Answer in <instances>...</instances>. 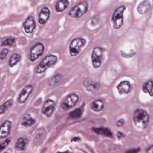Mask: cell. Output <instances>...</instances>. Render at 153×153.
<instances>
[{
    "instance_id": "obj_22",
    "label": "cell",
    "mask_w": 153,
    "mask_h": 153,
    "mask_svg": "<svg viewBox=\"0 0 153 153\" xmlns=\"http://www.w3.org/2000/svg\"><path fill=\"white\" fill-rule=\"evenodd\" d=\"M21 60V56L17 53H14L11 55L9 62V65L11 68L16 65Z\"/></svg>"
},
{
    "instance_id": "obj_11",
    "label": "cell",
    "mask_w": 153,
    "mask_h": 153,
    "mask_svg": "<svg viewBox=\"0 0 153 153\" xmlns=\"http://www.w3.org/2000/svg\"><path fill=\"white\" fill-rule=\"evenodd\" d=\"M12 128V122L7 120L0 126V138L7 137L10 135Z\"/></svg>"
},
{
    "instance_id": "obj_23",
    "label": "cell",
    "mask_w": 153,
    "mask_h": 153,
    "mask_svg": "<svg viewBox=\"0 0 153 153\" xmlns=\"http://www.w3.org/2000/svg\"><path fill=\"white\" fill-rule=\"evenodd\" d=\"M142 90L145 93H148L150 96H153V82L152 80H149L146 82L142 86Z\"/></svg>"
},
{
    "instance_id": "obj_10",
    "label": "cell",
    "mask_w": 153,
    "mask_h": 153,
    "mask_svg": "<svg viewBox=\"0 0 153 153\" xmlns=\"http://www.w3.org/2000/svg\"><path fill=\"white\" fill-rule=\"evenodd\" d=\"M55 102L51 99H48L45 101L42 108V113L47 117H50L52 115L55 110Z\"/></svg>"
},
{
    "instance_id": "obj_32",
    "label": "cell",
    "mask_w": 153,
    "mask_h": 153,
    "mask_svg": "<svg viewBox=\"0 0 153 153\" xmlns=\"http://www.w3.org/2000/svg\"><path fill=\"white\" fill-rule=\"evenodd\" d=\"M139 151V149H130L126 152V153H136Z\"/></svg>"
},
{
    "instance_id": "obj_6",
    "label": "cell",
    "mask_w": 153,
    "mask_h": 153,
    "mask_svg": "<svg viewBox=\"0 0 153 153\" xmlns=\"http://www.w3.org/2000/svg\"><path fill=\"white\" fill-rule=\"evenodd\" d=\"M103 49L101 47H95L91 54L92 64L95 68H97L101 66L103 56Z\"/></svg>"
},
{
    "instance_id": "obj_17",
    "label": "cell",
    "mask_w": 153,
    "mask_h": 153,
    "mask_svg": "<svg viewBox=\"0 0 153 153\" xmlns=\"http://www.w3.org/2000/svg\"><path fill=\"white\" fill-rule=\"evenodd\" d=\"M83 84L85 86V87L89 92H95L98 90L99 88L98 84L92 80H88V79L85 80Z\"/></svg>"
},
{
    "instance_id": "obj_14",
    "label": "cell",
    "mask_w": 153,
    "mask_h": 153,
    "mask_svg": "<svg viewBox=\"0 0 153 153\" xmlns=\"http://www.w3.org/2000/svg\"><path fill=\"white\" fill-rule=\"evenodd\" d=\"M51 15V11L47 7H44L41 10L39 16V24L44 25L45 24L49 19Z\"/></svg>"
},
{
    "instance_id": "obj_7",
    "label": "cell",
    "mask_w": 153,
    "mask_h": 153,
    "mask_svg": "<svg viewBox=\"0 0 153 153\" xmlns=\"http://www.w3.org/2000/svg\"><path fill=\"white\" fill-rule=\"evenodd\" d=\"M45 47L42 43H37L35 45L30 51V59L31 62H35L38 59L43 53Z\"/></svg>"
},
{
    "instance_id": "obj_3",
    "label": "cell",
    "mask_w": 153,
    "mask_h": 153,
    "mask_svg": "<svg viewBox=\"0 0 153 153\" xmlns=\"http://www.w3.org/2000/svg\"><path fill=\"white\" fill-rule=\"evenodd\" d=\"M126 9V7L121 6L115 10L112 17L111 21L113 26L114 29L120 28L123 23V13Z\"/></svg>"
},
{
    "instance_id": "obj_20",
    "label": "cell",
    "mask_w": 153,
    "mask_h": 153,
    "mask_svg": "<svg viewBox=\"0 0 153 153\" xmlns=\"http://www.w3.org/2000/svg\"><path fill=\"white\" fill-rule=\"evenodd\" d=\"M90 106L94 111L99 112L103 110L104 104L102 100H97L91 103Z\"/></svg>"
},
{
    "instance_id": "obj_5",
    "label": "cell",
    "mask_w": 153,
    "mask_h": 153,
    "mask_svg": "<svg viewBox=\"0 0 153 153\" xmlns=\"http://www.w3.org/2000/svg\"><path fill=\"white\" fill-rule=\"evenodd\" d=\"M88 6V3L86 1L81 2L71 8L69 15L74 18H80L87 12Z\"/></svg>"
},
{
    "instance_id": "obj_29",
    "label": "cell",
    "mask_w": 153,
    "mask_h": 153,
    "mask_svg": "<svg viewBox=\"0 0 153 153\" xmlns=\"http://www.w3.org/2000/svg\"><path fill=\"white\" fill-rule=\"evenodd\" d=\"M60 79L61 75L58 74V75H55V76L52 79V80H53V82L54 83H58L60 80Z\"/></svg>"
},
{
    "instance_id": "obj_15",
    "label": "cell",
    "mask_w": 153,
    "mask_h": 153,
    "mask_svg": "<svg viewBox=\"0 0 153 153\" xmlns=\"http://www.w3.org/2000/svg\"><path fill=\"white\" fill-rule=\"evenodd\" d=\"M36 123V120L29 114H27L22 118L21 125L22 127L28 128L33 125Z\"/></svg>"
},
{
    "instance_id": "obj_19",
    "label": "cell",
    "mask_w": 153,
    "mask_h": 153,
    "mask_svg": "<svg viewBox=\"0 0 153 153\" xmlns=\"http://www.w3.org/2000/svg\"><path fill=\"white\" fill-rule=\"evenodd\" d=\"M28 144V140L26 138L20 137L16 141L15 147L17 150H25Z\"/></svg>"
},
{
    "instance_id": "obj_4",
    "label": "cell",
    "mask_w": 153,
    "mask_h": 153,
    "mask_svg": "<svg viewBox=\"0 0 153 153\" xmlns=\"http://www.w3.org/2000/svg\"><path fill=\"white\" fill-rule=\"evenodd\" d=\"M86 41L84 38H77L73 39L69 47V52L72 57L77 55L83 47L85 45Z\"/></svg>"
},
{
    "instance_id": "obj_31",
    "label": "cell",
    "mask_w": 153,
    "mask_h": 153,
    "mask_svg": "<svg viewBox=\"0 0 153 153\" xmlns=\"http://www.w3.org/2000/svg\"><path fill=\"white\" fill-rule=\"evenodd\" d=\"M146 153H153V146L152 145L147 149L146 151Z\"/></svg>"
},
{
    "instance_id": "obj_25",
    "label": "cell",
    "mask_w": 153,
    "mask_h": 153,
    "mask_svg": "<svg viewBox=\"0 0 153 153\" xmlns=\"http://www.w3.org/2000/svg\"><path fill=\"white\" fill-rule=\"evenodd\" d=\"M82 112L80 109H77L70 113L69 117L72 119H77L80 118Z\"/></svg>"
},
{
    "instance_id": "obj_30",
    "label": "cell",
    "mask_w": 153,
    "mask_h": 153,
    "mask_svg": "<svg viewBox=\"0 0 153 153\" xmlns=\"http://www.w3.org/2000/svg\"><path fill=\"white\" fill-rule=\"evenodd\" d=\"M124 123H125V121L124 120L120 119L116 123V126L119 127H122L124 125Z\"/></svg>"
},
{
    "instance_id": "obj_18",
    "label": "cell",
    "mask_w": 153,
    "mask_h": 153,
    "mask_svg": "<svg viewBox=\"0 0 153 153\" xmlns=\"http://www.w3.org/2000/svg\"><path fill=\"white\" fill-rule=\"evenodd\" d=\"M69 5V2L67 0H61L58 1L55 5V10L57 12H63Z\"/></svg>"
},
{
    "instance_id": "obj_26",
    "label": "cell",
    "mask_w": 153,
    "mask_h": 153,
    "mask_svg": "<svg viewBox=\"0 0 153 153\" xmlns=\"http://www.w3.org/2000/svg\"><path fill=\"white\" fill-rule=\"evenodd\" d=\"M15 39L13 38H9L5 41H3L1 44V46H12L15 43Z\"/></svg>"
},
{
    "instance_id": "obj_9",
    "label": "cell",
    "mask_w": 153,
    "mask_h": 153,
    "mask_svg": "<svg viewBox=\"0 0 153 153\" xmlns=\"http://www.w3.org/2000/svg\"><path fill=\"white\" fill-rule=\"evenodd\" d=\"M33 85H28L26 86L21 91V93L19 94L18 99V102L19 103L24 104L27 101L30 95L33 91Z\"/></svg>"
},
{
    "instance_id": "obj_1",
    "label": "cell",
    "mask_w": 153,
    "mask_h": 153,
    "mask_svg": "<svg viewBox=\"0 0 153 153\" xmlns=\"http://www.w3.org/2000/svg\"><path fill=\"white\" fill-rule=\"evenodd\" d=\"M133 121L136 127L144 129L147 128L149 122V116L147 113L142 110L137 109L133 116Z\"/></svg>"
},
{
    "instance_id": "obj_33",
    "label": "cell",
    "mask_w": 153,
    "mask_h": 153,
    "mask_svg": "<svg viewBox=\"0 0 153 153\" xmlns=\"http://www.w3.org/2000/svg\"><path fill=\"white\" fill-rule=\"evenodd\" d=\"M117 136L118 138H122L124 136V134L123 133L120 132H118V133L117 134Z\"/></svg>"
},
{
    "instance_id": "obj_2",
    "label": "cell",
    "mask_w": 153,
    "mask_h": 153,
    "mask_svg": "<svg viewBox=\"0 0 153 153\" xmlns=\"http://www.w3.org/2000/svg\"><path fill=\"white\" fill-rule=\"evenodd\" d=\"M58 58L57 56L53 54L47 55L40 62L36 69L37 74H42L48 68L51 67L57 62Z\"/></svg>"
},
{
    "instance_id": "obj_8",
    "label": "cell",
    "mask_w": 153,
    "mask_h": 153,
    "mask_svg": "<svg viewBox=\"0 0 153 153\" xmlns=\"http://www.w3.org/2000/svg\"><path fill=\"white\" fill-rule=\"evenodd\" d=\"M79 97L76 93H73L69 95L62 102L61 105L62 109L67 111L74 107L78 102Z\"/></svg>"
},
{
    "instance_id": "obj_24",
    "label": "cell",
    "mask_w": 153,
    "mask_h": 153,
    "mask_svg": "<svg viewBox=\"0 0 153 153\" xmlns=\"http://www.w3.org/2000/svg\"><path fill=\"white\" fill-rule=\"evenodd\" d=\"M13 101L12 99H10L6 101L2 105H0V114L5 113L13 105Z\"/></svg>"
},
{
    "instance_id": "obj_28",
    "label": "cell",
    "mask_w": 153,
    "mask_h": 153,
    "mask_svg": "<svg viewBox=\"0 0 153 153\" xmlns=\"http://www.w3.org/2000/svg\"><path fill=\"white\" fill-rule=\"evenodd\" d=\"M9 53V50L7 49H4L0 53V59L3 60L6 59Z\"/></svg>"
},
{
    "instance_id": "obj_21",
    "label": "cell",
    "mask_w": 153,
    "mask_h": 153,
    "mask_svg": "<svg viewBox=\"0 0 153 153\" xmlns=\"http://www.w3.org/2000/svg\"><path fill=\"white\" fill-rule=\"evenodd\" d=\"M94 132L98 135H104L108 137H112V133L111 131L107 128H98L93 129Z\"/></svg>"
},
{
    "instance_id": "obj_16",
    "label": "cell",
    "mask_w": 153,
    "mask_h": 153,
    "mask_svg": "<svg viewBox=\"0 0 153 153\" xmlns=\"http://www.w3.org/2000/svg\"><path fill=\"white\" fill-rule=\"evenodd\" d=\"M150 2L149 1H142L137 8L138 12L141 15H145L149 11L150 9Z\"/></svg>"
},
{
    "instance_id": "obj_13",
    "label": "cell",
    "mask_w": 153,
    "mask_h": 153,
    "mask_svg": "<svg viewBox=\"0 0 153 153\" xmlns=\"http://www.w3.org/2000/svg\"><path fill=\"white\" fill-rule=\"evenodd\" d=\"M117 88L120 94H127L131 90V85L129 81H123L118 85Z\"/></svg>"
},
{
    "instance_id": "obj_34",
    "label": "cell",
    "mask_w": 153,
    "mask_h": 153,
    "mask_svg": "<svg viewBox=\"0 0 153 153\" xmlns=\"http://www.w3.org/2000/svg\"><path fill=\"white\" fill-rule=\"evenodd\" d=\"M80 140V138L79 137H75L73 138L71 140V141H79Z\"/></svg>"
},
{
    "instance_id": "obj_27",
    "label": "cell",
    "mask_w": 153,
    "mask_h": 153,
    "mask_svg": "<svg viewBox=\"0 0 153 153\" xmlns=\"http://www.w3.org/2000/svg\"><path fill=\"white\" fill-rule=\"evenodd\" d=\"M10 142V140L7 139L4 142H3V143L0 144V153H1L3 149H5L7 147V146L9 144Z\"/></svg>"
},
{
    "instance_id": "obj_35",
    "label": "cell",
    "mask_w": 153,
    "mask_h": 153,
    "mask_svg": "<svg viewBox=\"0 0 153 153\" xmlns=\"http://www.w3.org/2000/svg\"><path fill=\"white\" fill-rule=\"evenodd\" d=\"M7 153V152H5V153Z\"/></svg>"
},
{
    "instance_id": "obj_12",
    "label": "cell",
    "mask_w": 153,
    "mask_h": 153,
    "mask_svg": "<svg viewBox=\"0 0 153 153\" xmlns=\"http://www.w3.org/2000/svg\"><path fill=\"white\" fill-rule=\"evenodd\" d=\"M23 27L27 33H33L36 27L35 20L33 17L32 16L28 17L24 23Z\"/></svg>"
}]
</instances>
